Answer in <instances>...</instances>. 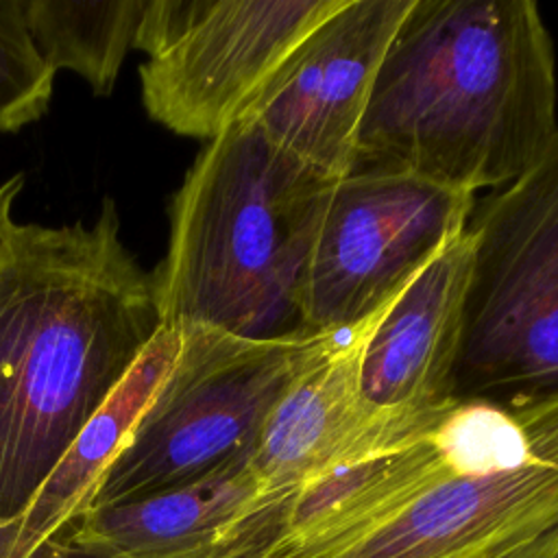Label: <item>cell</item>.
I'll list each match as a JSON object with an SVG mask.
<instances>
[{"label":"cell","mask_w":558,"mask_h":558,"mask_svg":"<svg viewBox=\"0 0 558 558\" xmlns=\"http://www.w3.org/2000/svg\"><path fill=\"white\" fill-rule=\"evenodd\" d=\"M22 187H24V174H20V172L0 183V268L7 259L9 246H11V235L17 225V220L13 218V207H15V201L20 196Z\"/></svg>","instance_id":"cell-17"},{"label":"cell","mask_w":558,"mask_h":558,"mask_svg":"<svg viewBox=\"0 0 558 558\" xmlns=\"http://www.w3.org/2000/svg\"><path fill=\"white\" fill-rule=\"evenodd\" d=\"M395 301L362 323L333 331L275 403L251 453V466L259 482L255 506L279 501L414 423H388L373 416L360 392L366 342Z\"/></svg>","instance_id":"cell-10"},{"label":"cell","mask_w":558,"mask_h":558,"mask_svg":"<svg viewBox=\"0 0 558 558\" xmlns=\"http://www.w3.org/2000/svg\"><path fill=\"white\" fill-rule=\"evenodd\" d=\"M412 0H344L281 63L242 120L336 179L357 135L384 54Z\"/></svg>","instance_id":"cell-9"},{"label":"cell","mask_w":558,"mask_h":558,"mask_svg":"<svg viewBox=\"0 0 558 558\" xmlns=\"http://www.w3.org/2000/svg\"><path fill=\"white\" fill-rule=\"evenodd\" d=\"M0 558H124L83 536L68 534L54 541L44 554L28 556L20 541V519L0 521Z\"/></svg>","instance_id":"cell-16"},{"label":"cell","mask_w":558,"mask_h":558,"mask_svg":"<svg viewBox=\"0 0 558 558\" xmlns=\"http://www.w3.org/2000/svg\"><path fill=\"white\" fill-rule=\"evenodd\" d=\"M556 124V59L530 0H412L357 135L353 170L473 194L519 179Z\"/></svg>","instance_id":"cell-2"},{"label":"cell","mask_w":558,"mask_h":558,"mask_svg":"<svg viewBox=\"0 0 558 558\" xmlns=\"http://www.w3.org/2000/svg\"><path fill=\"white\" fill-rule=\"evenodd\" d=\"M161 329L153 272L116 203L92 222H17L0 268V521L28 508Z\"/></svg>","instance_id":"cell-1"},{"label":"cell","mask_w":558,"mask_h":558,"mask_svg":"<svg viewBox=\"0 0 558 558\" xmlns=\"http://www.w3.org/2000/svg\"><path fill=\"white\" fill-rule=\"evenodd\" d=\"M344 0H148L135 46L142 102L163 129L214 140Z\"/></svg>","instance_id":"cell-6"},{"label":"cell","mask_w":558,"mask_h":558,"mask_svg":"<svg viewBox=\"0 0 558 558\" xmlns=\"http://www.w3.org/2000/svg\"><path fill=\"white\" fill-rule=\"evenodd\" d=\"M475 196L392 170H351L336 181L310 259L307 333L353 327L395 301L458 235Z\"/></svg>","instance_id":"cell-7"},{"label":"cell","mask_w":558,"mask_h":558,"mask_svg":"<svg viewBox=\"0 0 558 558\" xmlns=\"http://www.w3.org/2000/svg\"><path fill=\"white\" fill-rule=\"evenodd\" d=\"M471 264L464 231L418 272L371 333L360 392L373 416L405 423L453 401Z\"/></svg>","instance_id":"cell-11"},{"label":"cell","mask_w":558,"mask_h":558,"mask_svg":"<svg viewBox=\"0 0 558 558\" xmlns=\"http://www.w3.org/2000/svg\"><path fill=\"white\" fill-rule=\"evenodd\" d=\"M336 181L248 120L209 140L168 209V246L153 270L161 327L314 336L303 323L305 281Z\"/></svg>","instance_id":"cell-3"},{"label":"cell","mask_w":558,"mask_h":558,"mask_svg":"<svg viewBox=\"0 0 558 558\" xmlns=\"http://www.w3.org/2000/svg\"><path fill=\"white\" fill-rule=\"evenodd\" d=\"M177 331V355L89 508L179 488L251 458L275 403L333 333L251 340L211 327Z\"/></svg>","instance_id":"cell-5"},{"label":"cell","mask_w":558,"mask_h":558,"mask_svg":"<svg viewBox=\"0 0 558 558\" xmlns=\"http://www.w3.org/2000/svg\"><path fill=\"white\" fill-rule=\"evenodd\" d=\"M52 89L54 72L35 46L22 0H0V133L37 122Z\"/></svg>","instance_id":"cell-15"},{"label":"cell","mask_w":558,"mask_h":558,"mask_svg":"<svg viewBox=\"0 0 558 558\" xmlns=\"http://www.w3.org/2000/svg\"><path fill=\"white\" fill-rule=\"evenodd\" d=\"M257 499L246 458L179 488L94 506L76 534L124 558H220L225 536Z\"/></svg>","instance_id":"cell-12"},{"label":"cell","mask_w":558,"mask_h":558,"mask_svg":"<svg viewBox=\"0 0 558 558\" xmlns=\"http://www.w3.org/2000/svg\"><path fill=\"white\" fill-rule=\"evenodd\" d=\"M471 281L453 399L519 412L558 397V131L466 225Z\"/></svg>","instance_id":"cell-4"},{"label":"cell","mask_w":558,"mask_h":558,"mask_svg":"<svg viewBox=\"0 0 558 558\" xmlns=\"http://www.w3.org/2000/svg\"><path fill=\"white\" fill-rule=\"evenodd\" d=\"M177 349L179 331L161 327L65 449L20 517V541L28 556H39L54 541L76 532L102 473L163 381Z\"/></svg>","instance_id":"cell-13"},{"label":"cell","mask_w":558,"mask_h":558,"mask_svg":"<svg viewBox=\"0 0 558 558\" xmlns=\"http://www.w3.org/2000/svg\"><path fill=\"white\" fill-rule=\"evenodd\" d=\"M488 558H558V525Z\"/></svg>","instance_id":"cell-18"},{"label":"cell","mask_w":558,"mask_h":558,"mask_svg":"<svg viewBox=\"0 0 558 558\" xmlns=\"http://www.w3.org/2000/svg\"><path fill=\"white\" fill-rule=\"evenodd\" d=\"M148 0H22L28 31L48 68L70 70L92 92H113Z\"/></svg>","instance_id":"cell-14"},{"label":"cell","mask_w":558,"mask_h":558,"mask_svg":"<svg viewBox=\"0 0 558 558\" xmlns=\"http://www.w3.org/2000/svg\"><path fill=\"white\" fill-rule=\"evenodd\" d=\"M523 442L451 471L371 527L283 558H488L558 525V397L530 405Z\"/></svg>","instance_id":"cell-8"}]
</instances>
